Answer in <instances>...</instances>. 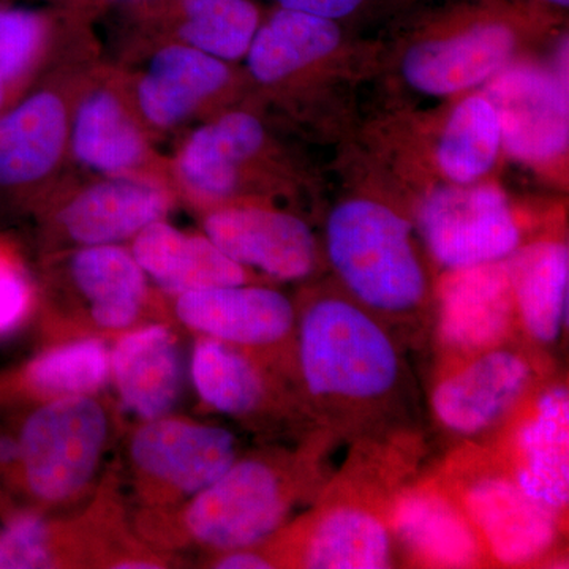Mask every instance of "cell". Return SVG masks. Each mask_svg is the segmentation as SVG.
Wrapping results in <instances>:
<instances>
[{"mask_svg":"<svg viewBox=\"0 0 569 569\" xmlns=\"http://www.w3.org/2000/svg\"><path fill=\"white\" fill-rule=\"evenodd\" d=\"M299 380L323 425L373 430L395 417L407 392L399 339L353 299L321 295L296 323Z\"/></svg>","mask_w":569,"mask_h":569,"instance_id":"6da1fadb","label":"cell"},{"mask_svg":"<svg viewBox=\"0 0 569 569\" xmlns=\"http://www.w3.org/2000/svg\"><path fill=\"white\" fill-rule=\"evenodd\" d=\"M326 252L348 298L397 337L427 326L430 284L411 224L389 206L353 198L332 209Z\"/></svg>","mask_w":569,"mask_h":569,"instance_id":"7a4b0ae2","label":"cell"},{"mask_svg":"<svg viewBox=\"0 0 569 569\" xmlns=\"http://www.w3.org/2000/svg\"><path fill=\"white\" fill-rule=\"evenodd\" d=\"M107 438V413L92 396L47 400L18 433L26 488L44 503L80 496L99 468Z\"/></svg>","mask_w":569,"mask_h":569,"instance_id":"3957f363","label":"cell"},{"mask_svg":"<svg viewBox=\"0 0 569 569\" xmlns=\"http://www.w3.org/2000/svg\"><path fill=\"white\" fill-rule=\"evenodd\" d=\"M298 500V482L282 463L263 458L236 460L183 511L189 537L204 548H254L274 535Z\"/></svg>","mask_w":569,"mask_h":569,"instance_id":"277c9868","label":"cell"},{"mask_svg":"<svg viewBox=\"0 0 569 569\" xmlns=\"http://www.w3.org/2000/svg\"><path fill=\"white\" fill-rule=\"evenodd\" d=\"M419 230L438 264L455 269L511 257L520 230L507 194L492 183H449L427 194Z\"/></svg>","mask_w":569,"mask_h":569,"instance_id":"5b68a950","label":"cell"},{"mask_svg":"<svg viewBox=\"0 0 569 569\" xmlns=\"http://www.w3.org/2000/svg\"><path fill=\"white\" fill-rule=\"evenodd\" d=\"M451 493L498 563H531L556 542L559 518L527 496L498 462L470 468Z\"/></svg>","mask_w":569,"mask_h":569,"instance_id":"8992f818","label":"cell"},{"mask_svg":"<svg viewBox=\"0 0 569 569\" xmlns=\"http://www.w3.org/2000/svg\"><path fill=\"white\" fill-rule=\"evenodd\" d=\"M537 369L526 351L498 346L462 359L438 381L432 411L452 436L477 437L511 417L529 396Z\"/></svg>","mask_w":569,"mask_h":569,"instance_id":"52a82bcc","label":"cell"},{"mask_svg":"<svg viewBox=\"0 0 569 569\" xmlns=\"http://www.w3.org/2000/svg\"><path fill=\"white\" fill-rule=\"evenodd\" d=\"M516 410L498 463L527 496L560 518L569 501L568 388L552 385Z\"/></svg>","mask_w":569,"mask_h":569,"instance_id":"ba28073f","label":"cell"},{"mask_svg":"<svg viewBox=\"0 0 569 569\" xmlns=\"http://www.w3.org/2000/svg\"><path fill=\"white\" fill-rule=\"evenodd\" d=\"M138 475L176 497H193L236 462L230 430L179 418L146 421L130 447Z\"/></svg>","mask_w":569,"mask_h":569,"instance_id":"9c48e42d","label":"cell"},{"mask_svg":"<svg viewBox=\"0 0 569 569\" xmlns=\"http://www.w3.org/2000/svg\"><path fill=\"white\" fill-rule=\"evenodd\" d=\"M485 96L500 121L501 146L522 162H548L568 148V82L538 67H505Z\"/></svg>","mask_w":569,"mask_h":569,"instance_id":"30bf717a","label":"cell"},{"mask_svg":"<svg viewBox=\"0 0 569 569\" xmlns=\"http://www.w3.org/2000/svg\"><path fill=\"white\" fill-rule=\"evenodd\" d=\"M516 321L507 260L448 271L438 295L437 335L449 353L466 359L503 346Z\"/></svg>","mask_w":569,"mask_h":569,"instance_id":"8fae6325","label":"cell"},{"mask_svg":"<svg viewBox=\"0 0 569 569\" xmlns=\"http://www.w3.org/2000/svg\"><path fill=\"white\" fill-rule=\"evenodd\" d=\"M204 233L236 263L277 280H301L317 266L309 224L291 213L263 208H224L209 213Z\"/></svg>","mask_w":569,"mask_h":569,"instance_id":"7c38bea8","label":"cell"},{"mask_svg":"<svg viewBox=\"0 0 569 569\" xmlns=\"http://www.w3.org/2000/svg\"><path fill=\"white\" fill-rule=\"evenodd\" d=\"M516 32L508 22L477 21L441 39L408 48L403 78L415 91L445 97L488 84L511 61Z\"/></svg>","mask_w":569,"mask_h":569,"instance_id":"4fadbf2b","label":"cell"},{"mask_svg":"<svg viewBox=\"0 0 569 569\" xmlns=\"http://www.w3.org/2000/svg\"><path fill=\"white\" fill-rule=\"evenodd\" d=\"M176 313L192 331L246 350L279 346L295 335L298 323L287 296L247 283L179 295Z\"/></svg>","mask_w":569,"mask_h":569,"instance_id":"5bb4252c","label":"cell"},{"mask_svg":"<svg viewBox=\"0 0 569 569\" xmlns=\"http://www.w3.org/2000/svg\"><path fill=\"white\" fill-rule=\"evenodd\" d=\"M170 208V193L160 183L132 174L108 176L66 206L61 223L78 244H121L163 220Z\"/></svg>","mask_w":569,"mask_h":569,"instance_id":"9a60e30c","label":"cell"},{"mask_svg":"<svg viewBox=\"0 0 569 569\" xmlns=\"http://www.w3.org/2000/svg\"><path fill=\"white\" fill-rule=\"evenodd\" d=\"M389 526L421 563L467 568L481 563L486 550L449 489L421 486L397 497Z\"/></svg>","mask_w":569,"mask_h":569,"instance_id":"2e32d148","label":"cell"},{"mask_svg":"<svg viewBox=\"0 0 569 569\" xmlns=\"http://www.w3.org/2000/svg\"><path fill=\"white\" fill-rule=\"evenodd\" d=\"M110 377L127 410L144 421L168 417L182 387L173 332L151 325L123 336L110 353Z\"/></svg>","mask_w":569,"mask_h":569,"instance_id":"e0dca14e","label":"cell"},{"mask_svg":"<svg viewBox=\"0 0 569 569\" xmlns=\"http://www.w3.org/2000/svg\"><path fill=\"white\" fill-rule=\"evenodd\" d=\"M142 271L171 295L247 283L244 266L224 254L208 236L187 234L159 220L133 238Z\"/></svg>","mask_w":569,"mask_h":569,"instance_id":"ac0fdd59","label":"cell"},{"mask_svg":"<svg viewBox=\"0 0 569 569\" xmlns=\"http://www.w3.org/2000/svg\"><path fill=\"white\" fill-rule=\"evenodd\" d=\"M228 80L227 62L181 41L153 56L138 84V104L153 127L171 129L216 96Z\"/></svg>","mask_w":569,"mask_h":569,"instance_id":"d6986e66","label":"cell"},{"mask_svg":"<svg viewBox=\"0 0 569 569\" xmlns=\"http://www.w3.org/2000/svg\"><path fill=\"white\" fill-rule=\"evenodd\" d=\"M63 102L43 91L0 114V187L28 186L44 178L69 140Z\"/></svg>","mask_w":569,"mask_h":569,"instance_id":"ffe728a7","label":"cell"},{"mask_svg":"<svg viewBox=\"0 0 569 569\" xmlns=\"http://www.w3.org/2000/svg\"><path fill=\"white\" fill-rule=\"evenodd\" d=\"M507 261L519 323L539 346H553L568 325V246L537 242Z\"/></svg>","mask_w":569,"mask_h":569,"instance_id":"44dd1931","label":"cell"},{"mask_svg":"<svg viewBox=\"0 0 569 569\" xmlns=\"http://www.w3.org/2000/svg\"><path fill=\"white\" fill-rule=\"evenodd\" d=\"M263 141V126L254 116L224 114L190 134L179 152V178L200 197H228L238 186L239 168L260 151Z\"/></svg>","mask_w":569,"mask_h":569,"instance_id":"7402d4cb","label":"cell"},{"mask_svg":"<svg viewBox=\"0 0 569 569\" xmlns=\"http://www.w3.org/2000/svg\"><path fill=\"white\" fill-rule=\"evenodd\" d=\"M392 530L387 518L359 503L331 505L310 526L301 567L383 569L392 567Z\"/></svg>","mask_w":569,"mask_h":569,"instance_id":"603a6c76","label":"cell"},{"mask_svg":"<svg viewBox=\"0 0 569 569\" xmlns=\"http://www.w3.org/2000/svg\"><path fill=\"white\" fill-rule=\"evenodd\" d=\"M71 276L100 328L119 331L140 318L148 276L132 250L119 244L82 246L71 260Z\"/></svg>","mask_w":569,"mask_h":569,"instance_id":"cb8c5ba5","label":"cell"},{"mask_svg":"<svg viewBox=\"0 0 569 569\" xmlns=\"http://www.w3.org/2000/svg\"><path fill=\"white\" fill-rule=\"evenodd\" d=\"M340 40L339 21L277 7L254 33L247 66L254 80L271 84L331 54Z\"/></svg>","mask_w":569,"mask_h":569,"instance_id":"d4e9b609","label":"cell"},{"mask_svg":"<svg viewBox=\"0 0 569 569\" xmlns=\"http://www.w3.org/2000/svg\"><path fill=\"white\" fill-rule=\"evenodd\" d=\"M69 133L74 157L104 176L132 173L148 152L137 122L110 91H96L82 100Z\"/></svg>","mask_w":569,"mask_h":569,"instance_id":"484cf974","label":"cell"},{"mask_svg":"<svg viewBox=\"0 0 569 569\" xmlns=\"http://www.w3.org/2000/svg\"><path fill=\"white\" fill-rule=\"evenodd\" d=\"M192 380L206 406L228 417L257 413L268 399V383L246 348L203 336L194 343Z\"/></svg>","mask_w":569,"mask_h":569,"instance_id":"4316f807","label":"cell"},{"mask_svg":"<svg viewBox=\"0 0 569 569\" xmlns=\"http://www.w3.org/2000/svg\"><path fill=\"white\" fill-rule=\"evenodd\" d=\"M501 148L496 108L486 96H470L449 116L437 146L438 167L452 183L479 182L492 170Z\"/></svg>","mask_w":569,"mask_h":569,"instance_id":"83f0119b","label":"cell"},{"mask_svg":"<svg viewBox=\"0 0 569 569\" xmlns=\"http://www.w3.org/2000/svg\"><path fill=\"white\" fill-rule=\"evenodd\" d=\"M110 353L99 339H80L50 348L22 370V383L37 396H92L110 380Z\"/></svg>","mask_w":569,"mask_h":569,"instance_id":"f1b7e54d","label":"cell"},{"mask_svg":"<svg viewBox=\"0 0 569 569\" xmlns=\"http://www.w3.org/2000/svg\"><path fill=\"white\" fill-rule=\"evenodd\" d=\"M182 43L223 62L244 58L261 14L252 0H182Z\"/></svg>","mask_w":569,"mask_h":569,"instance_id":"f546056e","label":"cell"},{"mask_svg":"<svg viewBox=\"0 0 569 569\" xmlns=\"http://www.w3.org/2000/svg\"><path fill=\"white\" fill-rule=\"evenodd\" d=\"M51 526L36 512H17L0 527V569L54 568Z\"/></svg>","mask_w":569,"mask_h":569,"instance_id":"4dcf8cb0","label":"cell"},{"mask_svg":"<svg viewBox=\"0 0 569 569\" xmlns=\"http://www.w3.org/2000/svg\"><path fill=\"white\" fill-rule=\"evenodd\" d=\"M44 24L39 14L22 9H0V80L7 88L20 81L39 58Z\"/></svg>","mask_w":569,"mask_h":569,"instance_id":"1f68e13d","label":"cell"},{"mask_svg":"<svg viewBox=\"0 0 569 569\" xmlns=\"http://www.w3.org/2000/svg\"><path fill=\"white\" fill-rule=\"evenodd\" d=\"M32 287L20 266L0 253V337L17 332L32 309Z\"/></svg>","mask_w":569,"mask_h":569,"instance_id":"d6a6232c","label":"cell"},{"mask_svg":"<svg viewBox=\"0 0 569 569\" xmlns=\"http://www.w3.org/2000/svg\"><path fill=\"white\" fill-rule=\"evenodd\" d=\"M282 9L305 11L328 20H346L365 9L370 0H274Z\"/></svg>","mask_w":569,"mask_h":569,"instance_id":"836d02e7","label":"cell"},{"mask_svg":"<svg viewBox=\"0 0 569 569\" xmlns=\"http://www.w3.org/2000/svg\"><path fill=\"white\" fill-rule=\"evenodd\" d=\"M212 567L220 569H269L274 568V563L261 553L247 548L222 552V556L213 560Z\"/></svg>","mask_w":569,"mask_h":569,"instance_id":"e575fe53","label":"cell"},{"mask_svg":"<svg viewBox=\"0 0 569 569\" xmlns=\"http://www.w3.org/2000/svg\"><path fill=\"white\" fill-rule=\"evenodd\" d=\"M20 471V441L18 436L0 432V471Z\"/></svg>","mask_w":569,"mask_h":569,"instance_id":"d590c367","label":"cell"},{"mask_svg":"<svg viewBox=\"0 0 569 569\" xmlns=\"http://www.w3.org/2000/svg\"><path fill=\"white\" fill-rule=\"evenodd\" d=\"M537 2L561 10H567L569 7V0H537Z\"/></svg>","mask_w":569,"mask_h":569,"instance_id":"8d00e7d4","label":"cell"},{"mask_svg":"<svg viewBox=\"0 0 569 569\" xmlns=\"http://www.w3.org/2000/svg\"><path fill=\"white\" fill-rule=\"evenodd\" d=\"M6 96H7L6 82L0 80V108H2L3 102H6Z\"/></svg>","mask_w":569,"mask_h":569,"instance_id":"74e56055","label":"cell"}]
</instances>
